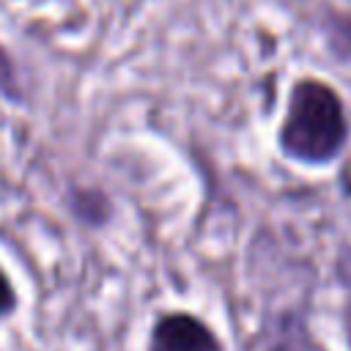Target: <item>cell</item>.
<instances>
[{"mask_svg":"<svg viewBox=\"0 0 351 351\" xmlns=\"http://www.w3.org/2000/svg\"><path fill=\"white\" fill-rule=\"evenodd\" d=\"M148 351H222L214 332L186 313H173L159 318L151 332Z\"/></svg>","mask_w":351,"mask_h":351,"instance_id":"7a4b0ae2","label":"cell"},{"mask_svg":"<svg viewBox=\"0 0 351 351\" xmlns=\"http://www.w3.org/2000/svg\"><path fill=\"white\" fill-rule=\"evenodd\" d=\"M346 140L343 107L332 88L321 82H299L291 93L280 143L288 156L324 162L337 154Z\"/></svg>","mask_w":351,"mask_h":351,"instance_id":"6da1fadb","label":"cell"},{"mask_svg":"<svg viewBox=\"0 0 351 351\" xmlns=\"http://www.w3.org/2000/svg\"><path fill=\"white\" fill-rule=\"evenodd\" d=\"M14 304H16V296H14V288H11V282H8V277H5V271L0 269V315H5V313H11V310H14Z\"/></svg>","mask_w":351,"mask_h":351,"instance_id":"3957f363","label":"cell"},{"mask_svg":"<svg viewBox=\"0 0 351 351\" xmlns=\"http://www.w3.org/2000/svg\"><path fill=\"white\" fill-rule=\"evenodd\" d=\"M346 332H348V340H351V302H348V310H346Z\"/></svg>","mask_w":351,"mask_h":351,"instance_id":"277c9868","label":"cell"}]
</instances>
